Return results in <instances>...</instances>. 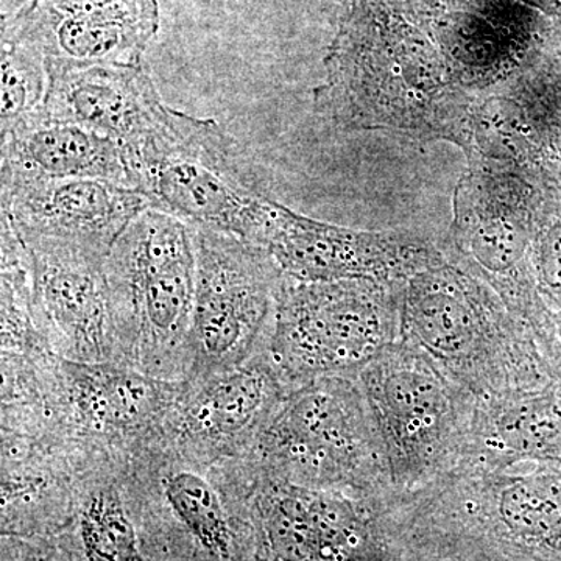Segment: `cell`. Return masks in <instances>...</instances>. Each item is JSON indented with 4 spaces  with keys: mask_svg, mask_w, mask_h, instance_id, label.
Returning <instances> with one entry per match:
<instances>
[{
    "mask_svg": "<svg viewBox=\"0 0 561 561\" xmlns=\"http://www.w3.org/2000/svg\"><path fill=\"white\" fill-rule=\"evenodd\" d=\"M401 342L479 401L537 389L549 368L529 324L489 286L443 261L401 287Z\"/></svg>",
    "mask_w": 561,
    "mask_h": 561,
    "instance_id": "cell-1",
    "label": "cell"
},
{
    "mask_svg": "<svg viewBox=\"0 0 561 561\" xmlns=\"http://www.w3.org/2000/svg\"><path fill=\"white\" fill-rule=\"evenodd\" d=\"M119 364L168 382H186L197 287L194 231L149 208L105 260Z\"/></svg>",
    "mask_w": 561,
    "mask_h": 561,
    "instance_id": "cell-2",
    "label": "cell"
},
{
    "mask_svg": "<svg viewBox=\"0 0 561 561\" xmlns=\"http://www.w3.org/2000/svg\"><path fill=\"white\" fill-rule=\"evenodd\" d=\"M324 69L327 79L313 91V103L343 130L449 140L471 153L478 108L465 84L435 55H381L342 22L324 57Z\"/></svg>",
    "mask_w": 561,
    "mask_h": 561,
    "instance_id": "cell-3",
    "label": "cell"
},
{
    "mask_svg": "<svg viewBox=\"0 0 561 561\" xmlns=\"http://www.w3.org/2000/svg\"><path fill=\"white\" fill-rule=\"evenodd\" d=\"M122 150L128 186L150 208L260 245L275 201L247 172L241 151L216 121L165 105L153 127Z\"/></svg>",
    "mask_w": 561,
    "mask_h": 561,
    "instance_id": "cell-4",
    "label": "cell"
},
{
    "mask_svg": "<svg viewBox=\"0 0 561 561\" xmlns=\"http://www.w3.org/2000/svg\"><path fill=\"white\" fill-rule=\"evenodd\" d=\"M251 460L268 478L382 505L393 496L381 440L356 378L324 376L291 389Z\"/></svg>",
    "mask_w": 561,
    "mask_h": 561,
    "instance_id": "cell-5",
    "label": "cell"
},
{
    "mask_svg": "<svg viewBox=\"0 0 561 561\" xmlns=\"http://www.w3.org/2000/svg\"><path fill=\"white\" fill-rule=\"evenodd\" d=\"M354 378L381 440L393 496L427 489L468 463L481 401L423 353L394 343Z\"/></svg>",
    "mask_w": 561,
    "mask_h": 561,
    "instance_id": "cell-6",
    "label": "cell"
},
{
    "mask_svg": "<svg viewBox=\"0 0 561 561\" xmlns=\"http://www.w3.org/2000/svg\"><path fill=\"white\" fill-rule=\"evenodd\" d=\"M401 287L368 278L286 279L265 354L291 389L324 376L354 378L401 342Z\"/></svg>",
    "mask_w": 561,
    "mask_h": 561,
    "instance_id": "cell-7",
    "label": "cell"
},
{
    "mask_svg": "<svg viewBox=\"0 0 561 561\" xmlns=\"http://www.w3.org/2000/svg\"><path fill=\"white\" fill-rule=\"evenodd\" d=\"M183 387L125 365L81 364L54 354L28 408L39 430L69 448L131 453L161 434Z\"/></svg>",
    "mask_w": 561,
    "mask_h": 561,
    "instance_id": "cell-8",
    "label": "cell"
},
{
    "mask_svg": "<svg viewBox=\"0 0 561 561\" xmlns=\"http://www.w3.org/2000/svg\"><path fill=\"white\" fill-rule=\"evenodd\" d=\"M192 231L197 287L187 381H198L267 351L286 278L256 243L203 228Z\"/></svg>",
    "mask_w": 561,
    "mask_h": 561,
    "instance_id": "cell-9",
    "label": "cell"
},
{
    "mask_svg": "<svg viewBox=\"0 0 561 561\" xmlns=\"http://www.w3.org/2000/svg\"><path fill=\"white\" fill-rule=\"evenodd\" d=\"M472 164L454 197L451 228L440 243L446 261L470 273L526 321L541 327L535 280L529 191L511 168L489 160Z\"/></svg>",
    "mask_w": 561,
    "mask_h": 561,
    "instance_id": "cell-10",
    "label": "cell"
},
{
    "mask_svg": "<svg viewBox=\"0 0 561 561\" xmlns=\"http://www.w3.org/2000/svg\"><path fill=\"white\" fill-rule=\"evenodd\" d=\"M260 247L294 283L368 278L404 284L446 261L440 243L421 236L339 227L278 202H273Z\"/></svg>",
    "mask_w": 561,
    "mask_h": 561,
    "instance_id": "cell-11",
    "label": "cell"
},
{
    "mask_svg": "<svg viewBox=\"0 0 561 561\" xmlns=\"http://www.w3.org/2000/svg\"><path fill=\"white\" fill-rule=\"evenodd\" d=\"M158 31V0H28L2 38L46 68L138 66Z\"/></svg>",
    "mask_w": 561,
    "mask_h": 561,
    "instance_id": "cell-12",
    "label": "cell"
},
{
    "mask_svg": "<svg viewBox=\"0 0 561 561\" xmlns=\"http://www.w3.org/2000/svg\"><path fill=\"white\" fill-rule=\"evenodd\" d=\"M291 390L267 354L198 381L184 382L160 437L194 459L250 457Z\"/></svg>",
    "mask_w": 561,
    "mask_h": 561,
    "instance_id": "cell-13",
    "label": "cell"
},
{
    "mask_svg": "<svg viewBox=\"0 0 561 561\" xmlns=\"http://www.w3.org/2000/svg\"><path fill=\"white\" fill-rule=\"evenodd\" d=\"M21 242L36 321L50 350L81 364H119L106 257L65 243Z\"/></svg>",
    "mask_w": 561,
    "mask_h": 561,
    "instance_id": "cell-14",
    "label": "cell"
},
{
    "mask_svg": "<svg viewBox=\"0 0 561 561\" xmlns=\"http://www.w3.org/2000/svg\"><path fill=\"white\" fill-rule=\"evenodd\" d=\"M150 205L124 184L91 179H2V214L21 239L77 247L99 256Z\"/></svg>",
    "mask_w": 561,
    "mask_h": 561,
    "instance_id": "cell-15",
    "label": "cell"
},
{
    "mask_svg": "<svg viewBox=\"0 0 561 561\" xmlns=\"http://www.w3.org/2000/svg\"><path fill=\"white\" fill-rule=\"evenodd\" d=\"M44 113L131 142L153 127L165 105L146 66L46 68Z\"/></svg>",
    "mask_w": 561,
    "mask_h": 561,
    "instance_id": "cell-16",
    "label": "cell"
},
{
    "mask_svg": "<svg viewBox=\"0 0 561 561\" xmlns=\"http://www.w3.org/2000/svg\"><path fill=\"white\" fill-rule=\"evenodd\" d=\"M2 179H91L128 186L121 142L50 119L44 110L2 135Z\"/></svg>",
    "mask_w": 561,
    "mask_h": 561,
    "instance_id": "cell-17",
    "label": "cell"
},
{
    "mask_svg": "<svg viewBox=\"0 0 561 561\" xmlns=\"http://www.w3.org/2000/svg\"><path fill=\"white\" fill-rule=\"evenodd\" d=\"M524 461L561 463V386L546 382L479 404L468 463Z\"/></svg>",
    "mask_w": 561,
    "mask_h": 561,
    "instance_id": "cell-18",
    "label": "cell"
},
{
    "mask_svg": "<svg viewBox=\"0 0 561 561\" xmlns=\"http://www.w3.org/2000/svg\"><path fill=\"white\" fill-rule=\"evenodd\" d=\"M46 65L32 51L2 38V135L44 110Z\"/></svg>",
    "mask_w": 561,
    "mask_h": 561,
    "instance_id": "cell-19",
    "label": "cell"
},
{
    "mask_svg": "<svg viewBox=\"0 0 561 561\" xmlns=\"http://www.w3.org/2000/svg\"><path fill=\"white\" fill-rule=\"evenodd\" d=\"M531 262L538 291L561 297V220L535 232Z\"/></svg>",
    "mask_w": 561,
    "mask_h": 561,
    "instance_id": "cell-20",
    "label": "cell"
}]
</instances>
